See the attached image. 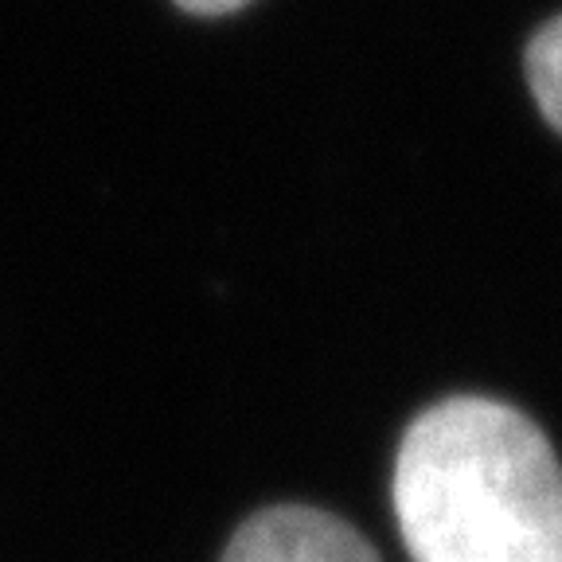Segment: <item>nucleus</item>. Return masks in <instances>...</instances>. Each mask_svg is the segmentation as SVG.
Listing matches in <instances>:
<instances>
[{"instance_id": "1", "label": "nucleus", "mask_w": 562, "mask_h": 562, "mask_svg": "<svg viewBox=\"0 0 562 562\" xmlns=\"http://www.w3.org/2000/svg\"><path fill=\"white\" fill-rule=\"evenodd\" d=\"M414 562H562V465L536 422L496 398H446L395 461Z\"/></svg>"}, {"instance_id": "2", "label": "nucleus", "mask_w": 562, "mask_h": 562, "mask_svg": "<svg viewBox=\"0 0 562 562\" xmlns=\"http://www.w3.org/2000/svg\"><path fill=\"white\" fill-rule=\"evenodd\" d=\"M223 562H379L368 539L321 508L281 504L250 516L223 551Z\"/></svg>"}, {"instance_id": "3", "label": "nucleus", "mask_w": 562, "mask_h": 562, "mask_svg": "<svg viewBox=\"0 0 562 562\" xmlns=\"http://www.w3.org/2000/svg\"><path fill=\"white\" fill-rule=\"evenodd\" d=\"M527 79H531V90H536V102L543 110V117L562 133V16L551 20L531 40Z\"/></svg>"}, {"instance_id": "4", "label": "nucleus", "mask_w": 562, "mask_h": 562, "mask_svg": "<svg viewBox=\"0 0 562 562\" xmlns=\"http://www.w3.org/2000/svg\"><path fill=\"white\" fill-rule=\"evenodd\" d=\"M184 12H192V16H227V12H238L246 9L250 0H176Z\"/></svg>"}]
</instances>
